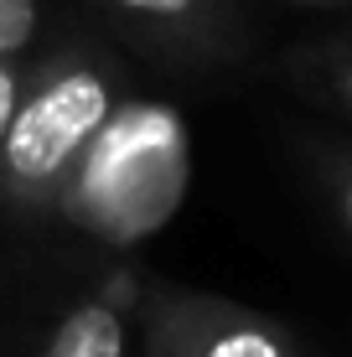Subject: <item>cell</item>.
<instances>
[{
  "instance_id": "cell-1",
  "label": "cell",
  "mask_w": 352,
  "mask_h": 357,
  "mask_svg": "<svg viewBox=\"0 0 352 357\" xmlns=\"http://www.w3.org/2000/svg\"><path fill=\"white\" fill-rule=\"evenodd\" d=\"M119 104L114 73L89 52H57L31 78L0 135V197L16 213H57L83 151Z\"/></svg>"
},
{
  "instance_id": "cell-2",
  "label": "cell",
  "mask_w": 352,
  "mask_h": 357,
  "mask_svg": "<svg viewBox=\"0 0 352 357\" xmlns=\"http://www.w3.org/2000/svg\"><path fill=\"white\" fill-rule=\"evenodd\" d=\"M145 357H300L290 331L223 295L161 290L145 311Z\"/></svg>"
},
{
  "instance_id": "cell-3",
  "label": "cell",
  "mask_w": 352,
  "mask_h": 357,
  "mask_svg": "<svg viewBox=\"0 0 352 357\" xmlns=\"http://www.w3.org/2000/svg\"><path fill=\"white\" fill-rule=\"evenodd\" d=\"M140 301V280L119 269L109 285L72 301L57 316L42 357H130V316Z\"/></svg>"
},
{
  "instance_id": "cell-4",
  "label": "cell",
  "mask_w": 352,
  "mask_h": 357,
  "mask_svg": "<svg viewBox=\"0 0 352 357\" xmlns=\"http://www.w3.org/2000/svg\"><path fill=\"white\" fill-rule=\"evenodd\" d=\"M114 16H125L130 26H145V31H176V36H192L213 21L217 0H104Z\"/></svg>"
},
{
  "instance_id": "cell-5",
  "label": "cell",
  "mask_w": 352,
  "mask_h": 357,
  "mask_svg": "<svg viewBox=\"0 0 352 357\" xmlns=\"http://www.w3.org/2000/svg\"><path fill=\"white\" fill-rule=\"evenodd\" d=\"M42 36V0H0V57L21 63Z\"/></svg>"
},
{
  "instance_id": "cell-6",
  "label": "cell",
  "mask_w": 352,
  "mask_h": 357,
  "mask_svg": "<svg viewBox=\"0 0 352 357\" xmlns=\"http://www.w3.org/2000/svg\"><path fill=\"white\" fill-rule=\"evenodd\" d=\"M21 63H10V57H0V135H6L10 125V109H16V98H21Z\"/></svg>"
},
{
  "instance_id": "cell-7",
  "label": "cell",
  "mask_w": 352,
  "mask_h": 357,
  "mask_svg": "<svg viewBox=\"0 0 352 357\" xmlns=\"http://www.w3.org/2000/svg\"><path fill=\"white\" fill-rule=\"evenodd\" d=\"M337 207H342V223L352 233V161L342 166V176H337Z\"/></svg>"
},
{
  "instance_id": "cell-8",
  "label": "cell",
  "mask_w": 352,
  "mask_h": 357,
  "mask_svg": "<svg viewBox=\"0 0 352 357\" xmlns=\"http://www.w3.org/2000/svg\"><path fill=\"white\" fill-rule=\"evenodd\" d=\"M337 98H342V104L352 109V57H347L342 68H337Z\"/></svg>"
},
{
  "instance_id": "cell-9",
  "label": "cell",
  "mask_w": 352,
  "mask_h": 357,
  "mask_svg": "<svg viewBox=\"0 0 352 357\" xmlns=\"http://www.w3.org/2000/svg\"><path fill=\"white\" fill-rule=\"evenodd\" d=\"M285 6H347V0H285Z\"/></svg>"
}]
</instances>
